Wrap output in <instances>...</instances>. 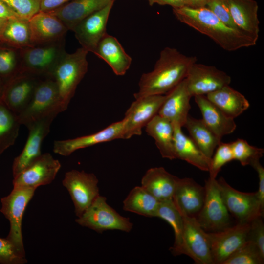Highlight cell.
Segmentation results:
<instances>
[{"mask_svg": "<svg viewBox=\"0 0 264 264\" xmlns=\"http://www.w3.org/2000/svg\"><path fill=\"white\" fill-rule=\"evenodd\" d=\"M173 12L179 21L208 36L226 51L256 44L257 40L243 31L227 26L206 7L185 6L173 8Z\"/></svg>", "mask_w": 264, "mask_h": 264, "instance_id": "obj_1", "label": "cell"}, {"mask_svg": "<svg viewBox=\"0 0 264 264\" xmlns=\"http://www.w3.org/2000/svg\"><path fill=\"white\" fill-rule=\"evenodd\" d=\"M197 62L196 56L185 55L177 49L166 47L160 52L152 71L143 73L138 83L137 99L152 95L166 94L186 78L190 66Z\"/></svg>", "mask_w": 264, "mask_h": 264, "instance_id": "obj_2", "label": "cell"}, {"mask_svg": "<svg viewBox=\"0 0 264 264\" xmlns=\"http://www.w3.org/2000/svg\"><path fill=\"white\" fill-rule=\"evenodd\" d=\"M88 52L82 47L72 53L66 52L53 71L51 78L56 84L65 111L74 96L78 85L88 71Z\"/></svg>", "mask_w": 264, "mask_h": 264, "instance_id": "obj_3", "label": "cell"}, {"mask_svg": "<svg viewBox=\"0 0 264 264\" xmlns=\"http://www.w3.org/2000/svg\"><path fill=\"white\" fill-rule=\"evenodd\" d=\"M64 111L54 81L47 77L40 80L30 102L17 116L21 125L27 127L38 120Z\"/></svg>", "mask_w": 264, "mask_h": 264, "instance_id": "obj_4", "label": "cell"}, {"mask_svg": "<svg viewBox=\"0 0 264 264\" xmlns=\"http://www.w3.org/2000/svg\"><path fill=\"white\" fill-rule=\"evenodd\" d=\"M65 39L20 49L21 70L40 78L51 77L64 54Z\"/></svg>", "mask_w": 264, "mask_h": 264, "instance_id": "obj_5", "label": "cell"}, {"mask_svg": "<svg viewBox=\"0 0 264 264\" xmlns=\"http://www.w3.org/2000/svg\"><path fill=\"white\" fill-rule=\"evenodd\" d=\"M36 189L13 188L11 193L1 199V212L9 220L10 230L6 238L19 254L25 258L22 235V220L26 207Z\"/></svg>", "mask_w": 264, "mask_h": 264, "instance_id": "obj_6", "label": "cell"}, {"mask_svg": "<svg viewBox=\"0 0 264 264\" xmlns=\"http://www.w3.org/2000/svg\"><path fill=\"white\" fill-rule=\"evenodd\" d=\"M76 222L99 233L114 230L129 232L133 227L129 218L117 213L107 203L106 198L101 195L77 218Z\"/></svg>", "mask_w": 264, "mask_h": 264, "instance_id": "obj_7", "label": "cell"}, {"mask_svg": "<svg viewBox=\"0 0 264 264\" xmlns=\"http://www.w3.org/2000/svg\"><path fill=\"white\" fill-rule=\"evenodd\" d=\"M205 197L203 206L195 217L206 232H217L230 226L229 213L222 198L217 180L209 178L205 181Z\"/></svg>", "mask_w": 264, "mask_h": 264, "instance_id": "obj_8", "label": "cell"}, {"mask_svg": "<svg viewBox=\"0 0 264 264\" xmlns=\"http://www.w3.org/2000/svg\"><path fill=\"white\" fill-rule=\"evenodd\" d=\"M224 204L229 212L238 223H250L254 219L264 217L257 192H242L229 185L223 177L217 180Z\"/></svg>", "mask_w": 264, "mask_h": 264, "instance_id": "obj_9", "label": "cell"}, {"mask_svg": "<svg viewBox=\"0 0 264 264\" xmlns=\"http://www.w3.org/2000/svg\"><path fill=\"white\" fill-rule=\"evenodd\" d=\"M98 183V180L93 173L72 170L65 174L62 184L71 197L77 217L100 195Z\"/></svg>", "mask_w": 264, "mask_h": 264, "instance_id": "obj_10", "label": "cell"}, {"mask_svg": "<svg viewBox=\"0 0 264 264\" xmlns=\"http://www.w3.org/2000/svg\"><path fill=\"white\" fill-rule=\"evenodd\" d=\"M182 217L181 244L176 256L186 255L198 264H213L207 232L200 227L195 217L186 215Z\"/></svg>", "mask_w": 264, "mask_h": 264, "instance_id": "obj_11", "label": "cell"}, {"mask_svg": "<svg viewBox=\"0 0 264 264\" xmlns=\"http://www.w3.org/2000/svg\"><path fill=\"white\" fill-rule=\"evenodd\" d=\"M165 95L143 96L133 101L125 113L124 139L141 135L144 127L156 114L164 102Z\"/></svg>", "mask_w": 264, "mask_h": 264, "instance_id": "obj_12", "label": "cell"}, {"mask_svg": "<svg viewBox=\"0 0 264 264\" xmlns=\"http://www.w3.org/2000/svg\"><path fill=\"white\" fill-rule=\"evenodd\" d=\"M250 223H237L221 231L207 232L213 264H222L247 240Z\"/></svg>", "mask_w": 264, "mask_h": 264, "instance_id": "obj_13", "label": "cell"}, {"mask_svg": "<svg viewBox=\"0 0 264 264\" xmlns=\"http://www.w3.org/2000/svg\"><path fill=\"white\" fill-rule=\"evenodd\" d=\"M185 80L192 97L206 95L229 85L231 82V77L226 72L214 66L196 62L190 66Z\"/></svg>", "mask_w": 264, "mask_h": 264, "instance_id": "obj_14", "label": "cell"}, {"mask_svg": "<svg viewBox=\"0 0 264 264\" xmlns=\"http://www.w3.org/2000/svg\"><path fill=\"white\" fill-rule=\"evenodd\" d=\"M60 162L49 153L41 154L13 177V188H31L51 183L61 168Z\"/></svg>", "mask_w": 264, "mask_h": 264, "instance_id": "obj_15", "label": "cell"}, {"mask_svg": "<svg viewBox=\"0 0 264 264\" xmlns=\"http://www.w3.org/2000/svg\"><path fill=\"white\" fill-rule=\"evenodd\" d=\"M42 78L21 70L5 84L1 99L18 116L30 102Z\"/></svg>", "mask_w": 264, "mask_h": 264, "instance_id": "obj_16", "label": "cell"}, {"mask_svg": "<svg viewBox=\"0 0 264 264\" xmlns=\"http://www.w3.org/2000/svg\"><path fill=\"white\" fill-rule=\"evenodd\" d=\"M56 116L53 115L40 119L26 127L28 135L22 152L13 161V177L42 154L43 141L49 132L51 124Z\"/></svg>", "mask_w": 264, "mask_h": 264, "instance_id": "obj_17", "label": "cell"}, {"mask_svg": "<svg viewBox=\"0 0 264 264\" xmlns=\"http://www.w3.org/2000/svg\"><path fill=\"white\" fill-rule=\"evenodd\" d=\"M114 2L87 17L80 22L73 31L81 47L94 53L101 39L107 33L109 17Z\"/></svg>", "mask_w": 264, "mask_h": 264, "instance_id": "obj_18", "label": "cell"}, {"mask_svg": "<svg viewBox=\"0 0 264 264\" xmlns=\"http://www.w3.org/2000/svg\"><path fill=\"white\" fill-rule=\"evenodd\" d=\"M118 139H124V121L113 123L95 133L54 142L53 150L55 154L67 156L75 151L98 144Z\"/></svg>", "mask_w": 264, "mask_h": 264, "instance_id": "obj_19", "label": "cell"}, {"mask_svg": "<svg viewBox=\"0 0 264 264\" xmlns=\"http://www.w3.org/2000/svg\"><path fill=\"white\" fill-rule=\"evenodd\" d=\"M28 22L32 45L64 40L68 30L58 18L48 12L39 11Z\"/></svg>", "mask_w": 264, "mask_h": 264, "instance_id": "obj_20", "label": "cell"}, {"mask_svg": "<svg viewBox=\"0 0 264 264\" xmlns=\"http://www.w3.org/2000/svg\"><path fill=\"white\" fill-rule=\"evenodd\" d=\"M205 197L204 186L191 178H179L172 199L182 215L195 218L203 206Z\"/></svg>", "mask_w": 264, "mask_h": 264, "instance_id": "obj_21", "label": "cell"}, {"mask_svg": "<svg viewBox=\"0 0 264 264\" xmlns=\"http://www.w3.org/2000/svg\"><path fill=\"white\" fill-rule=\"evenodd\" d=\"M191 97L185 78L165 94L158 114L173 124L184 127L189 115Z\"/></svg>", "mask_w": 264, "mask_h": 264, "instance_id": "obj_22", "label": "cell"}, {"mask_svg": "<svg viewBox=\"0 0 264 264\" xmlns=\"http://www.w3.org/2000/svg\"><path fill=\"white\" fill-rule=\"evenodd\" d=\"M115 0H73L49 12L58 18L68 30L73 31L82 20Z\"/></svg>", "mask_w": 264, "mask_h": 264, "instance_id": "obj_23", "label": "cell"}, {"mask_svg": "<svg viewBox=\"0 0 264 264\" xmlns=\"http://www.w3.org/2000/svg\"><path fill=\"white\" fill-rule=\"evenodd\" d=\"M94 54L106 62L118 76L125 75L132 62L117 38L107 33L100 41Z\"/></svg>", "mask_w": 264, "mask_h": 264, "instance_id": "obj_24", "label": "cell"}, {"mask_svg": "<svg viewBox=\"0 0 264 264\" xmlns=\"http://www.w3.org/2000/svg\"><path fill=\"white\" fill-rule=\"evenodd\" d=\"M194 98L200 110L201 119L219 139L234 132L236 129L234 119L225 115L205 95L195 96Z\"/></svg>", "mask_w": 264, "mask_h": 264, "instance_id": "obj_25", "label": "cell"}, {"mask_svg": "<svg viewBox=\"0 0 264 264\" xmlns=\"http://www.w3.org/2000/svg\"><path fill=\"white\" fill-rule=\"evenodd\" d=\"M178 177L162 167L148 169L141 179V186L159 201L171 199Z\"/></svg>", "mask_w": 264, "mask_h": 264, "instance_id": "obj_26", "label": "cell"}, {"mask_svg": "<svg viewBox=\"0 0 264 264\" xmlns=\"http://www.w3.org/2000/svg\"><path fill=\"white\" fill-rule=\"evenodd\" d=\"M227 3L237 26L258 40L260 22L257 2L254 0H227Z\"/></svg>", "mask_w": 264, "mask_h": 264, "instance_id": "obj_27", "label": "cell"}, {"mask_svg": "<svg viewBox=\"0 0 264 264\" xmlns=\"http://www.w3.org/2000/svg\"><path fill=\"white\" fill-rule=\"evenodd\" d=\"M173 125L176 159L184 160L202 171L208 172L211 158L200 150L190 137L182 132L181 127Z\"/></svg>", "mask_w": 264, "mask_h": 264, "instance_id": "obj_28", "label": "cell"}, {"mask_svg": "<svg viewBox=\"0 0 264 264\" xmlns=\"http://www.w3.org/2000/svg\"><path fill=\"white\" fill-rule=\"evenodd\" d=\"M147 134L152 137L162 157L176 159L174 145V127L172 123L158 114L145 126Z\"/></svg>", "mask_w": 264, "mask_h": 264, "instance_id": "obj_29", "label": "cell"}, {"mask_svg": "<svg viewBox=\"0 0 264 264\" xmlns=\"http://www.w3.org/2000/svg\"><path fill=\"white\" fill-rule=\"evenodd\" d=\"M205 96L225 115L233 119L242 114L250 106L245 96L229 85Z\"/></svg>", "mask_w": 264, "mask_h": 264, "instance_id": "obj_30", "label": "cell"}, {"mask_svg": "<svg viewBox=\"0 0 264 264\" xmlns=\"http://www.w3.org/2000/svg\"><path fill=\"white\" fill-rule=\"evenodd\" d=\"M184 127L188 131L190 138L196 145L208 157L211 158L221 140L202 119L195 118L189 115Z\"/></svg>", "mask_w": 264, "mask_h": 264, "instance_id": "obj_31", "label": "cell"}, {"mask_svg": "<svg viewBox=\"0 0 264 264\" xmlns=\"http://www.w3.org/2000/svg\"><path fill=\"white\" fill-rule=\"evenodd\" d=\"M123 203L125 211L145 217H156L159 201L141 186L132 189Z\"/></svg>", "mask_w": 264, "mask_h": 264, "instance_id": "obj_32", "label": "cell"}, {"mask_svg": "<svg viewBox=\"0 0 264 264\" xmlns=\"http://www.w3.org/2000/svg\"><path fill=\"white\" fill-rule=\"evenodd\" d=\"M0 41L17 49L32 46L28 20L19 18L8 20Z\"/></svg>", "mask_w": 264, "mask_h": 264, "instance_id": "obj_33", "label": "cell"}, {"mask_svg": "<svg viewBox=\"0 0 264 264\" xmlns=\"http://www.w3.org/2000/svg\"><path fill=\"white\" fill-rule=\"evenodd\" d=\"M21 124L17 115L0 99V156L14 144Z\"/></svg>", "mask_w": 264, "mask_h": 264, "instance_id": "obj_34", "label": "cell"}, {"mask_svg": "<svg viewBox=\"0 0 264 264\" xmlns=\"http://www.w3.org/2000/svg\"><path fill=\"white\" fill-rule=\"evenodd\" d=\"M156 217L165 220L172 227L175 234V242L173 246L171 248V251L172 254L176 256L181 244L183 228L182 215L171 199L159 201Z\"/></svg>", "mask_w": 264, "mask_h": 264, "instance_id": "obj_35", "label": "cell"}, {"mask_svg": "<svg viewBox=\"0 0 264 264\" xmlns=\"http://www.w3.org/2000/svg\"><path fill=\"white\" fill-rule=\"evenodd\" d=\"M20 71V49L0 44V78L5 84Z\"/></svg>", "mask_w": 264, "mask_h": 264, "instance_id": "obj_36", "label": "cell"}, {"mask_svg": "<svg viewBox=\"0 0 264 264\" xmlns=\"http://www.w3.org/2000/svg\"><path fill=\"white\" fill-rule=\"evenodd\" d=\"M230 144L234 160L242 166H252L263 156L264 149L252 146L244 139L239 138Z\"/></svg>", "mask_w": 264, "mask_h": 264, "instance_id": "obj_37", "label": "cell"}, {"mask_svg": "<svg viewBox=\"0 0 264 264\" xmlns=\"http://www.w3.org/2000/svg\"><path fill=\"white\" fill-rule=\"evenodd\" d=\"M264 262V256L253 243L247 240L222 264H262Z\"/></svg>", "mask_w": 264, "mask_h": 264, "instance_id": "obj_38", "label": "cell"}, {"mask_svg": "<svg viewBox=\"0 0 264 264\" xmlns=\"http://www.w3.org/2000/svg\"><path fill=\"white\" fill-rule=\"evenodd\" d=\"M211 158L209 172L210 178L216 179L221 168L226 163L234 160L230 143L220 142L215 149Z\"/></svg>", "mask_w": 264, "mask_h": 264, "instance_id": "obj_39", "label": "cell"}, {"mask_svg": "<svg viewBox=\"0 0 264 264\" xmlns=\"http://www.w3.org/2000/svg\"><path fill=\"white\" fill-rule=\"evenodd\" d=\"M20 18L29 20L40 11L41 0H2Z\"/></svg>", "mask_w": 264, "mask_h": 264, "instance_id": "obj_40", "label": "cell"}, {"mask_svg": "<svg viewBox=\"0 0 264 264\" xmlns=\"http://www.w3.org/2000/svg\"><path fill=\"white\" fill-rule=\"evenodd\" d=\"M27 262L21 256L10 242L6 238H0V263L2 264H23Z\"/></svg>", "mask_w": 264, "mask_h": 264, "instance_id": "obj_41", "label": "cell"}, {"mask_svg": "<svg viewBox=\"0 0 264 264\" xmlns=\"http://www.w3.org/2000/svg\"><path fill=\"white\" fill-rule=\"evenodd\" d=\"M206 7L224 24L230 27L240 29L232 19L227 0H210Z\"/></svg>", "mask_w": 264, "mask_h": 264, "instance_id": "obj_42", "label": "cell"}, {"mask_svg": "<svg viewBox=\"0 0 264 264\" xmlns=\"http://www.w3.org/2000/svg\"><path fill=\"white\" fill-rule=\"evenodd\" d=\"M263 217L259 216L250 223L248 241L253 243L264 256V224Z\"/></svg>", "mask_w": 264, "mask_h": 264, "instance_id": "obj_43", "label": "cell"}, {"mask_svg": "<svg viewBox=\"0 0 264 264\" xmlns=\"http://www.w3.org/2000/svg\"><path fill=\"white\" fill-rule=\"evenodd\" d=\"M257 172L259 178V189L257 191L261 206L264 209V168L260 161L251 166Z\"/></svg>", "mask_w": 264, "mask_h": 264, "instance_id": "obj_44", "label": "cell"}, {"mask_svg": "<svg viewBox=\"0 0 264 264\" xmlns=\"http://www.w3.org/2000/svg\"><path fill=\"white\" fill-rule=\"evenodd\" d=\"M73 0H41L40 11L49 12Z\"/></svg>", "mask_w": 264, "mask_h": 264, "instance_id": "obj_45", "label": "cell"}, {"mask_svg": "<svg viewBox=\"0 0 264 264\" xmlns=\"http://www.w3.org/2000/svg\"><path fill=\"white\" fill-rule=\"evenodd\" d=\"M150 5L157 4L160 5H170L173 8H180L187 6V0H147Z\"/></svg>", "mask_w": 264, "mask_h": 264, "instance_id": "obj_46", "label": "cell"}, {"mask_svg": "<svg viewBox=\"0 0 264 264\" xmlns=\"http://www.w3.org/2000/svg\"><path fill=\"white\" fill-rule=\"evenodd\" d=\"M0 18L6 20L20 18L4 1L0 0Z\"/></svg>", "mask_w": 264, "mask_h": 264, "instance_id": "obj_47", "label": "cell"}, {"mask_svg": "<svg viewBox=\"0 0 264 264\" xmlns=\"http://www.w3.org/2000/svg\"><path fill=\"white\" fill-rule=\"evenodd\" d=\"M187 6L197 8L206 7L210 0H187Z\"/></svg>", "mask_w": 264, "mask_h": 264, "instance_id": "obj_48", "label": "cell"}, {"mask_svg": "<svg viewBox=\"0 0 264 264\" xmlns=\"http://www.w3.org/2000/svg\"><path fill=\"white\" fill-rule=\"evenodd\" d=\"M8 20L0 18V37L7 24Z\"/></svg>", "mask_w": 264, "mask_h": 264, "instance_id": "obj_49", "label": "cell"}, {"mask_svg": "<svg viewBox=\"0 0 264 264\" xmlns=\"http://www.w3.org/2000/svg\"><path fill=\"white\" fill-rule=\"evenodd\" d=\"M5 87V83L4 81L2 80L1 78H0V99L1 98L4 88Z\"/></svg>", "mask_w": 264, "mask_h": 264, "instance_id": "obj_50", "label": "cell"}, {"mask_svg": "<svg viewBox=\"0 0 264 264\" xmlns=\"http://www.w3.org/2000/svg\"><path fill=\"white\" fill-rule=\"evenodd\" d=\"M2 43V42L0 41V44H1V43Z\"/></svg>", "mask_w": 264, "mask_h": 264, "instance_id": "obj_51", "label": "cell"}]
</instances>
